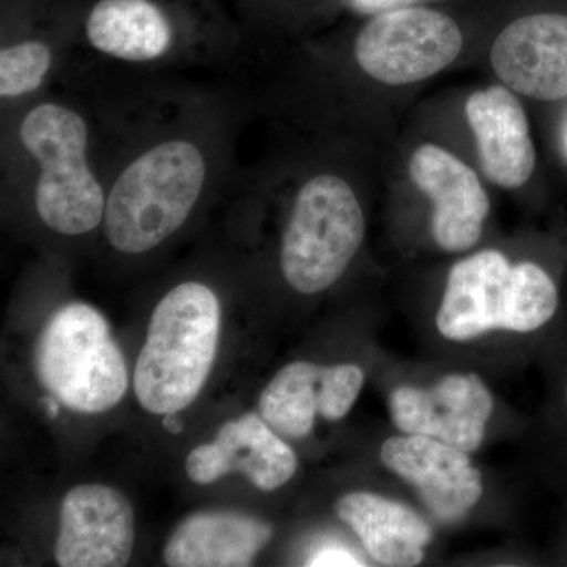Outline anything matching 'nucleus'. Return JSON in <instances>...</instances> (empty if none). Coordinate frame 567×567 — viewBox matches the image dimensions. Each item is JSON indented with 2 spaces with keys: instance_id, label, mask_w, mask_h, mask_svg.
Segmentation results:
<instances>
[{
  "instance_id": "obj_20",
  "label": "nucleus",
  "mask_w": 567,
  "mask_h": 567,
  "mask_svg": "<svg viewBox=\"0 0 567 567\" xmlns=\"http://www.w3.org/2000/svg\"><path fill=\"white\" fill-rule=\"evenodd\" d=\"M306 566L312 567H339L349 566L358 567L364 566L357 555L352 554L349 548L342 546H324L319 548L311 558L308 559Z\"/></svg>"
},
{
  "instance_id": "obj_12",
  "label": "nucleus",
  "mask_w": 567,
  "mask_h": 567,
  "mask_svg": "<svg viewBox=\"0 0 567 567\" xmlns=\"http://www.w3.org/2000/svg\"><path fill=\"white\" fill-rule=\"evenodd\" d=\"M297 468L292 447L256 412L227 421L212 443L194 447L185 462L186 475L200 486L238 472L262 492L286 486Z\"/></svg>"
},
{
  "instance_id": "obj_13",
  "label": "nucleus",
  "mask_w": 567,
  "mask_h": 567,
  "mask_svg": "<svg viewBox=\"0 0 567 567\" xmlns=\"http://www.w3.org/2000/svg\"><path fill=\"white\" fill-rule=\"evenodd\" d=\"M410 177L431 199L432 235L447 252L473 248L483 235L491 203L475 171L454 153L435 144L417 147L410 158Z\"/></svg>"
},
{
  "instance_id": "obj_1",
  "label": "nucleus",
  "mask_w": 567,
  "mask_h": 567,
  "mask_svg": "<svg viewBox=\"0 0 567 567\" xmlns=\"http://www.w3.org/2000/svg\"><path fill=\"white\" fill-rule=\"evenodd\" d=\"M188 112L134 144L107 178L103 233L122 256L166 244L221 178V126Z\"/></svg>"
},
{
  "instance_id": "obj_4",
  "label": "nucleus",
  "mask_w": 567,
  "mask_h": 567,
  "mask_svg": "<svg viewBox=\"0 0 567 567\" xmlns=\"http://www.w3.org/2000/svg\"><path fill=\"white\" fill-rule=\"evenodd\" d=\"M558 290L544 268L511 264L486 249L451 268L436 328L451 341H470L494 330L529 333L555 316Z\"/></svg>"
},
{
  "instance_id": "obj_10",
  "label": "nucleus",
  "mask_w": 567,
  "mask_h": 567,
  "mask_svg": "<svg viewBox=\"0 0 567 567\" xmlns=\"http://www.w3.org/2000/svg\"><path fill=\"white\" fill-rule=\"evenodd\" d=\"M134 548V511L117 488L81 484L63 496L54 558L62 567H123Z\"/></svg>"
},
{
  "instance_id": "obj_5",
  "label": "nucleus",
  "mask_w": 567,
  "mask_h": 567,
  "mask_svg": "<svg viewBox=\"0 0 567 567\" xmlns=\"http://www.w3.org/2000/svg\"><path fill=\"white\" fill-rule=\"evenodd\" d=\"M360 199L341 175L306 178L295 194L279 246L282 278L303 295L324 292L344 276L363 245Z\"/></svg>"
},
{
  "instance_id": "obj_23",
  "label": "nucleus",
  "mask_w": 567,
  "mask_h": 567,
  "mask_svg": "<svg viewBox=\"0 0 567 567\" xmlns=\"http://www.w3.org/2000/svg\"><path fill=\"white\" fill-rule=\"evenodd\" d=\"M566 401H567V390H566Z\"/></svg>"
},
{
  "instance_id": "obj_19",
  "label": "nucleus",
  "mask_w": 567,
  "mask_h": 567,
  "mask_svg": "<svg viewBox=\"0 0 567 567\" xmlns=\"http://www.w3.org/2000/svg\"><path fill=\"white\" fill-rule=\"evenodd\" d=\"M63 54L58 41L41 33L3 37L0 47V100L17 107L39 99L58 80Z\"/></svg>"
},
{
  "instance_id": "obj_8",
  "label": "nucleus",
  "mask_w": 567,
  "mask_h": 567,
  "mask_svg": "<svg viewBox=\"0 0 567 567\" xmlns=\"http://www.w3.org/2000/svg\"><path fill=\"white\" fill-rule=\"evenodd\" d=\"M82 40L95 54L136 66L177 61L193 41L159 0H96L82 21Z\"/></svg>"
},
{
  "instance_id": "obj_14",
  "label": "nucleus",
  "mask_w": 567,
  "mask_h": 567,
  "mask_svg": "<svg viewBox=\"0 0 567 567\" xmlns=\"http://www.w3.org/2000/svg\"><path fill=\"white\" fill-rule=\"evenodd\" d=\"M383 465L406 481L443 522L464 517L483 496V476L468 453L424 435H395L380 450Z\"/></svg>"
},
{
  "instance_id": "obj_3",
  "label": "nucleus",
  "mask_w": 567,
  "mask_h": 567,
  "mask_svg": "<svg viewBox=\"0 0 567 567\" xmlns=\"http://www.w3.org/2000/svg\"><path fill=\"white\" fill-rule=\"evenodd\" d=\"M221 306L207 284L185 281L153 309L133 385L142 409L178 413L196 401L218 353Z\"/></svg>"
},
{
  "instance_id": "obj_9",
  "label": "nucleus",
  "mask_w": 567,
  "mask_h": 567,
  "mask_svg": "<svg viewBox=\"0 0 567 567\" xmlns=\"http://www.w3.org/2000/svg\"><path fill=\"white\" fill-rule=\"evenodd\" d=\"M492 412L494 398L476 374H451L425 390L399 386L390 394L399 431L431 436L468 454L483 443Z\"/></svg>"
},
{
  "instance_id": "obj_17",
  "label": "nucleus",
  "mask_w": 567,
  "mask_h": 567,
  "mask_svg": "<svg viewBox=\"0 0 567 567\" xmlns=\"http://www.w3.org/2000/svg\"><path fill=\"white\" fill-rule=\"evenodd\" d=\"M336 514L357 533L365 550L383 566H417L431 543L432 529L393 499L371 492H352L336 503Z\"/></svg>"
},
{
  "instance_id": "obj_18",
  "label": "nucleus",
  "mask_w": 567,
  "mask_h": 567,
  "mask_svg": "<svg viewBox=\"0 0 567 567\" xmlns=\"http://www.w3.org/2000/svg\"><path fill=\"white\" fill-rule=\"evenodd\" d=\"M324 368L309 361L284 365L259 398L260 416L284 439L311 434L324 406Z\"/></svg>"
},
{
  "instance_id": "obj_22",
  "label": "nucleus",
  "mask_w": 567,
  "mask_h": 567,
  "mask_svg": "<svg viewBox=\"0 0 567 567\" xmlns=\"http://www.w3.org/2000/svg\"><path fill=\"white\" fill-rule=\"evenodd\" d=\"M44 412L48 413L50 417H58L61 410H59V401L52 395V398L43 399Z\"/></svg>"
},
{
  "instance_id": "obj_15",
  "label": "nucleus",
  "mask_w": 567,
  "mask_h": 567,
  "mask_svg": "<svg viewBox=\"0 0 567 567\" xmlns=\"http://www.w3.org/2000/svg\"><path fill=\"white\" fill-rule=\"evenodd\" d=\"M465 114L487 181L505 189L524 186L536 169V148L516 92L502 84L472 93Z\"/></svg>"
},
{
  "instance_id": "obj_2",
  "label": "nucleus",
  "mask_w": 567,
  "mask_h": 567,
  "mask_svg": "<svg viewBox=\"0 0 567 567\" xmlns=\"http://www.w3.org/2000/svg\"><path fill=\"white\" fill-rule=\"evenodd\" d=\"M9 137V183H22L51 233L81 237L103 226L107 178L96 162L95 128L76 104L39 99L17 107Z\"/></svg>"
},
{
  "instance_id": "obj_6",
  "label": "nucleus",
  "mask_w": 567,
  "mask_h": 567,
  "mask_svg": "<svg viewBox=\"0 0 567 567\" xmlns=\"http://www.w3.org/2000/svg\"><path fill=\"white\" fill-rule=\"evenodd\" d=\"M41 385L76 413L96 415L121 404L128 390L125 358L99 309L69 303L52 315L35 352Z\"/></svg>"
},
{
  "instance_id": "obj_21",
  "label": "nucleus",
  "mask_w": 567,
  "mask_h": 567,
  "mask_svg": "<svg viewBox=\"0 0 567 567\" xmlns=\"http://www.w3.org/2000/svg\"><path fill=\"white\" fill-rule=\"evenodd\" d=\"M164 427L171 432V434L177 435L183 431V424L177 417V413H167L164 415Z\"/></svg>"
},
{
  "instance_id": "obj_11",
  "label": "nucleus",
  "mask_w": 567,
  "mask_h": 567,
  "mask_svg": "<svg viewBox=\"0 0 567 567\" xmlns=\"http://www.w3.org/2000/svg\"><path fill=\"white\" fill-rule=\"evenodd\" d=\"M496 78L511 91L539 102L567 99V11L522 14L491 48Z\"/></svg>"
},
{
  "instance_id": "obj_7",
  "label": "nucleus",
  "mask_w": 567,
  "mask_h": 567,
  "mask_svg": "<svg viewBox=\"0 0 567 567\" xmlns=\"http://www.w3.org/2000/svg\"><path fill=\"white\" fill-rule=\"evenodd\" d=\"M462 48L464 33L451 14L409 6L374 13L354 37L353 58L371 80L409 85L445 70Z\"/></svg>"
},
{
  "instance_id": "obj_16",
  "label": "nucleus",
  "mask_w": 567,
  "mask_h": 567,
  "mask_svg": "<svg viewBox=\"0 0 567 567\" xmlns=\"http://www.w3.org/2000/svg\"><path fill=\"white\" fill-rule=\"evenodd\" d=\"M271 536V525L246 514H193L175 528L163 557L173 567H246Z\"/></svg>"
}]
</instances>
